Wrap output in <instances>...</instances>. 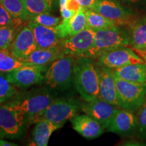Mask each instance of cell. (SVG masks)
Masks as SVG:
<instances>
[{"label":"cell","instance_id":"cell-18","mask_svg":"<svg viewBox=\"0 0 146 146\" xmlns=\"http://www.w3.org/2000/svg\"><path fill=\"white\" fill-rule=\"evenodd\" d=\"M87 27L85 9L82 8L70 19H62L55 28L62 39L74 35Z\"/></svg>","mask_w":146,"mask_h":146},{"label":"cell","instance_id":"cell-15","mask_svg":"<svg viewBox=\"0 0 146 146\" xmlns=\"http://www.w3.org/2000/svg\"><path fill=\"white\" fill-rule=\"evenodd\" d=\"M107 131L123 136L135 134L137 131V116L131 111L118 108Z\"/></svg>","mask_w":146,"mask_h":146},{"label":"cell","instance_id":"cell-2","mask_svg":"<svg viewBox=\"0 0 146 146\" xmlns=\"http://www.w3.org/2000/svg\"><path fill=\"white\" fill-rule=\"evenodd\" d=\"M74 82L78 94L84 101L99 96V76L97 66L91 58L79 57L74 67Z\"/></svg>","mask_w":146,"mask_h":146},{"label":"cell","instance_id":"cell-16","mask_svg":"<svg viewBox=\"0 0 146 146\" xmlns=\"http://www.w3.org/2000/svg\"><path fill=\"white\" fill-rule=\"evenodd\" d=\"M72 128L83 137L94 139L101 136L104 129L88 114H76L70 119Z\"/></svg>","mask_w":146,"mask_h":146},{"label":"cell","instance_id":"cell-8","mask_svg":"<svg viewBox=\"0 0 146 146\" xmlns=\"http://www.w3.org/2000/svg\"><path fill=\"white\" fill-rule=\"evenodd\" d=\"M46 69V66L30 64L5 73L3 75L15 87L25 88L44 81L45 75H43V72Z\"/></svg>","mask_w":146,"mask_h":146},{"label":"cell","instance_id":"cell-21","mask_svg":"<svg viewBox=\"0 0 146 146\" xmlns=\"http://www.w3.org/2000/svg\"><path fill=\"white\" fill-rule=\"evenodd\" d=\"M115 76L134 83L146 84L145 64H133L113 69Z\"/></svg>","mask_w":146,"mask_h":146},{"label":"cell","instance_id":"cell-10","mask_svg":"<svg viewBox=\"0 0 146 146\" xmlns=\"http://www.w3.org/2000/svg\"><path fill=\"white\" fill-rule=\"evenodd\" d=\"M98 60V65L112 70L133 64H145V60L127 46L105 53Z\"/></svg>","mask_w":146,"mask_h":146},{"label":"cell","instance_id":"cell-36","mask_svg":"<svg viewBox=\"0 0 146 146\" xmlns=\"http://www.w3.org/2000/svg\"><path fill=\"white\" fill-rule=\"evenodd\" d=\"M144 58H145V65H146V54L144 55Z\"/></svg>","mask_w":146,"mask_h":146},{"label":"cell","instance_id":"cell-28","mask_svg":"<svg viewBox=\"0 0 146 146\" xmlns=\"http://www.w3.org/2000/svg\"><path fill=\"white\" fill-rule=\"evenodd\" d=\"M18 93L16 87L11 84L3 74H0V104L9 101Z\"/></svg>","mask_w":146,"mask_h":146},{"label":"cell","instance_id":"cell-12","mask_svg":"<svg viewBox=\"0 0 146 146\" xmlns=\"http://www.w3.org/2000/svg\"><path fill=\"white\" fill-rule=\"evenodd\" d=\"M81 110L98 121L104 129L110 125L118 108L100 98L81 104Z\"/></svg>","mask_w":146,"mask_h":146},{"label":"cell","instance_id":"cell-22","mask_svg":"<svg viewBox=\"0 0 146 146\" xmlns=\"http://www.w3.org/2000/svg\"><path fill=\"white\" fill-rule=\"evenodd\" d=\"M130 44L143 56L146 54V19L136 22L131 27Z\"/></svg>","mask_w":146,"mask_h":146},{"label":"cell","instance_id":"cell-30","mask_svg":"<svg viewBox=\"0 0 146 146\" xmlns=\"http://www.w3.org/2000/svg\"><path fill=\"white\" fill-rule=\"evenodd\" d=\"M62 21V19L61 18L51 15L50 13H41L31 16L29 21L34 22L47 27H56Z\"/></svg>","mask_w":146,"mask_h":146},{"label":"cell","instance_id":"cell-3","mask_svg":"<svg viewBox=\"0 0 146 146\" xmlns=\"http://www.w3.org/2000/svg\"><path fill=\"white\" fill-rule=\"evenodd\" d=\"M130 44V36L119 27L96 30L94 44L82 57L98 59L110 51Z\"/></svg>","mask_w":146,"mask_h":146},{"label":"cell","instance_id":"cell-33","mask_svg":"<svg viewBox=\"0 0 146 146\" xmlns=\"http://www.w3.org/2000/svg\"><path fill=\"white\" fill-rule=\"evenodd\" d=\"M82 8L85 9H93L98 0H76Z\"/></svg>","mask_w":146,"mask_h":146},{"label":"cell","instance_id":"cell-17","mask_svg":"<svg viewBox=\"0 0 146 146\" xmlns=\"http://www.w3.org/2000/svg\"><path fill=\"white\" fill-rule=\"evenodd\" d=\"M27 25L33 32L38 49H45L59 46L62 39L58 35L55 27H47L28 21Z\"/></svg>","mask_w":146,"mask_h":146},{"label":"cell","instance_id":"cell-6","mask_svg":"<svg viewBox=\"0 0 146 146\" xmlns=\"http://www.w3.org/2000/svg\"><path fill=\"white\" fill-rule=\"evenodd\" d=\"M26 125L23 115L10 100L0 104V138H19Z\"/></svg>","mask_w":146,"mask_h":146},{"label":"cell","instance_id":"cell-11","mask_svg":"<svg viewBox=\"0 0 146 146\" xmlns=\"http://www.w3.org/2000/svg\"><path fill=\"white\" fill-rule=\"evenodd\" d=\"M96 31L87 27L74 35L62 39L60 46L66 55L82 57L94 44Z\"/></svg>","mask_w":146,"mask_h":146},{"label":"cell","instance_id":"cell-35","mask_svg":"<svg viewBox=\"0 0 146 146\" xmlns=\"http://www.w3.org/2000/svg\"><path fill=\"white\" fill-rule=\"evenodd\" d=\"M123 1H127L131 3H136V2H138V1H141V0H123Z\"/></svg>","mask_w":146,"mask_h":146},{"label":"cell","instance_id":"cell-27","mask_svg":"<svg viewBox=\"0 0 146 146\" xmlns=\"http://www.w3.org/2000/svg\"><path fill=\"white\" fill-rule=\"evenodd\" d=\"M23 27V24L0 27V49H10L16 36Z\"/></svg>","mask_w":146,"mask_h":146},{"label":"cell","instance_id":"cell-26","mask_svg":"<svg viewBox=\"0 0 146 146\" xmlns=\"http://www.w3.org/2000/svg\"><path fill=\"white\" fill-rule=\"evenodd\" d=\"M0 4L12 14L14 17L23 20L29 21L30 14L27 12L23 0H0Z\"/></svg>","mask_w":146,"mask_h":146},{"label":"cell","instance_id":"cell-13","mask_svg":"<svg viewBox=\"0 0 146 146\" xmlns=\"http://www.w3.org/2000/svg\"><path fill=\"white\" fill-rule=\"evenodd\" d=\"M36 49L33 32L27 24L18 32L9 50L14 57L23 61Z\"/></svg>","mask_w":146,"mask_h":146},{"label":"cell","instance_id":"cell-23","mask_svg":"<svg viewBox=\"0 0 146 146\" xmlns=\"http://www.w3.org/2000/svg\"><path fill=\"white\" fill-rule=\"evenodd\" d=\"M30 16L50 13L57 6L58 0H23Z\"/></svg>","mask_w":146,"mask_h":146},{"label":"cell","instance_id":"cell-31","mask_svg":"<svg viewBox=\"0 0 146 146\" xmlns=\"http://www.w3.org/2000/svg\"><path fill=\"white\" fill-rule=\"evenodd\" d=\"M137 134L142 139H146V98L143 104L137 111Z\"/></svg>","mask_w":146,"mask_h":146},{"label":"cell","instance_id":"cell-29","mask_svg":"<svg viewBox=\"0 0 146 146\" xmlns=\"http://www.w3.org/2000/svg\"><path fill=\"white\" fill-rule=\"evenodd\" d=\"M59 6L62 18L64 20L70 19L83 8L76 0H59Z\"/></svg>","mask_w":146,"mask_h":146},{"label":"cell","instance_id":"cell-14","mask_svg":"<svg viewBox=\"0 0 146 146\" xmlns=\"http://www.w3.org/2000/svg\"><path fill=\"white\" fill-rule=\"evenodd\" d=\"M97 70L99 76V96L98 98L116 108H119L116 82L113 70L98 65Z\"/></svg>","mask_w":146,"mask_h":146},{"label":"cell","instance_id":"cell-4","mask_svg":"<svg viewBox=\"0 0 146 146\" xmlns=\"http://www.w3.org/2000/svg\"><path fill=\"white\" fill-rule=\"evenodd\" d=\"M75 56L65 55L50 64L45 70V84L54 89H66L74 81Z\"/></svg>","mask_w":146,"mask_h":146},{"label":"cell","instance_id":"cell-5","mask_svg":"<svg viewBox=\"0 0 146 146\" xmlns=\"http://www.w3.org/2000/svg\"><path fill=\"white\" fill-rule=\"evenodd\" d=\"M119 108L135 112L146 98V84L134 83L115 76Z\"/></svg>","mask_w":146,"mask_h":146},{"label":"cell","instance_id":"cell-19","mask_svg":"<svg viewBox=\"0 0 146 146\" xmlns=\"http://www.w3.org/2000/svg\"><path fill=\"white\" fill-rule=\"evenodd\" d=\"M65 55L60 45L50 48L36 49L23 62L35 65L46 66Z\"/></svg>","mask_w":146,"mask_h":146},{"label":"cell","instance_id":"cell-7","mask_svg":"<svg viewBox=\"0 0 146 146\" xmlns=\"http://www.w3.org/2000/svg\"><path fill=\"white\" fill-rule=\"evenodd\" d=\"M80 109L81 104L72 98L54 100L41 114L39 120L46 119L62 127L77 114Z\"/></svg>","mask_w":146,"mask_h":146},{"label":"cell","instance_id":"cell-25","mask_svg":"<svg viewBox=\"0 0 146 146\" xmlns=\"http://www.w3.org/2000/svg\"><path fill=\"white\" fill-rule=\"evenodd\" d=\"M85 15L87 27L95 31L118 27L94 9H85Z\"/></svg>","mask_w":146,"mask_h":146},{"label":"cell","instance_id":"cell-1","mask_svg":"<svg viewBox=\"0 0 146 146\" xmlns=\"http://www.w3.org/2000/svg\"><path fill=\"white\" fill-rule=\"evenodd\" d=\"M55 99L50 91L37 89L18 93L10 100L23 115L27 125L39 121L40 116Z\"/></svg>","mask_w":146,"mask_h":146},{"label":"cell","instance_id":"cell-9","mask_svg":"<svg viewBox=\"0 0 146 146\" xmlns=\"http://www.w3.org/2000/svg\"><path fill=\"white\" fill-rule=\"evenodd\" d=\"M93 9L118 27L129 25L132 27L136 23L133 17V14L116 0H98Z\"/></svg>","mask_w":146,"mask_h":146},{"label":"cell","instance_id":"cell-34","mask_svg":"<svg viewBox=\"0 0 146 146\" xmlns=\"http://www.w3.org/2000/svg\"><path fill=\"white\" fill-rule=\"evenodd\" d=\"M17 144L13 143V142L8 141L5 139L0 138V146H16Z\"/></svg>","mask_w":146,"mask_h":146},{"label":"cell","instance_id":"cell-24","mask_svg":"<svg viewBox=\"0 0 146 146\" xmlns=\"http://www.w3.org/2000/svg\"><path fill=\"white\" fill-rule=\"evenodd\" d=\"M28 64H30L14 57L9 49H0V74H4Z\"/></svg>","mask_w":146,"mask_h":146},{"label":"cell","instance_id":"cell-32","mask_svg":"<svg viewBox=\"0 0 146 146\" xmlns=\"http://www.w3.org/2000/svg\"><path fill=\"white\" fill-rule=\"evenodd\" d=\"M23 20L14 17L2 5L0 4V27L13 25H22Z\"/></svg>","mask_w":146,"mask_h":146},{"label":"cell","instance_id":"cell-20","mask_svg":"<svg viewBox=\"0 0 146 146\" xmlns=\"http://www.w3.org/2000/svg\"><path fill=\"white\" fill-rule=\"evenodd\" d=\"M62 126L56 125L46 119H41L36 123L32 133L30 145L47 146L52 133Z\"/></svg>","mask_w":146,"mask_h":146}]
</instances>
